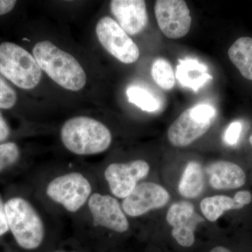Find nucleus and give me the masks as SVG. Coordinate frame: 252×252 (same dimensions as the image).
Returning <instances> with one entry per match:
<instances>
[{"mask_svg": "<svg viewBox=\"0 0 252 252\" xmlns=\"http://www.w3.org/2000/svg\"><path fill=\"white\" fill-rule=\"evenodd\" d=\"M195 213L193 204L181 201L173 204L167 212L166 220L171 226H182L193 220Z\"/></svg>", "mask_w": 252, "mask_h": 252, "instance_id": "aec40b11", "label": "nucleus"}, {"mask_svg": "<svg viewBox=\"0 0 252 252\" xmlns=\"http://www.w3.org/2000/svg\"><path fill=\"white\" fill-rule=\"evenodd\" d=\"M0 74L18 86L31 90L40 82L41 69L34 56L11 42L0 44Z\"/></svg>", "mask_w": 252, "mask_h": 252, "instance_id": "20e7f679", "label": "nucleus"}, {"mask_svg": "<svg viewBox=\"0 0 252 252\" xmlns=\"http://www.w3.org/2000/svg\"><path fill=\"white\" fill-rule=\"evenodd\" d=\"M170 195L162 186L152 182L137 185L130 195L124 198L123 208L130 217H139L154 209L165 206Z\"/></svg>", "mask_w": 252, "mask_h": 252, "instance_id": "1a4fd4ad", "label": "nucleus"}, {"mask_svg": "<svg viewBox=\"0 0 252 252\" xmlns=\"http://www.w3.org/2000/svg\"><path fill=\"white\" fill-rule=\"evenodd\" d=\"M32 54L41 70L61 87L78 91L85 86L86 74L80 63L51 41L38 42Z\"/></svg>", "mask_w": 252, "mask_h": 252, "instance_id": "f257e3e1", "label": "nucleus"}, {"mask_svg": "<svg viewBox=\"0 0 252 252\" xmlns=\"http://www.w3.org/2000/svg\"><path fill=\"white\" fill-rule=\"evenodd\" d=\"M210 175V185L218 190L240 188L246 182L243 169L233 162L220 160L210 164L206 168Z\"/></svg>", "mask_w": 252, "mask_h": 252, "instance_id": "ddd939ff", "label": "nucleus"}, {"mask_svg": "<svg viewBox=\"0 0 252 252\" xmlns=\"http://www.w3.org/2000/svg\"><path fill=\"white\" fill-rule=\"evenodd\" d=\"M19 157L17 144L14 142L0 144V172L16 163Z\"/></svg>", "mask_w": 252, "mask_h": 252, "instance_id": "4be33fe9", "label": "nucleus"}, {"mask_svg": "<svg viewBox=\"0 0 252 252\" xmlns=\"http://www.w3.org/2000/svg\"><path fill=\"white\" fill-rule=\"evenodd\" d=\"M200 220H203L198 215L195 214L193 220L187 224L172 228V237L175 239L176 241L181 246L185 247V248L191 247L195 243L194 229H195L197 223H199Z\"/></svg>", "mask_w": 252, "mask_h": 252, "instance_id": "412c9836", "label": "nucleus"}, {"mask_svg": "<svg viewBox=\"0 0 252 252\" xmlns=\"http://www.w3.org/2000/svg\"><path fill=\"white\" fill-rule=\"evenodd\" d=\"M126 94L130 103L135 104L146 112H155L160 107L158 100L143 88L130 86L127 89Z\"/></svg>", "mask_w": 252, "mask_h": 252, "instance_id": "6ab92c4d", "label": "nucleus"}, {"mask_svg": "<svg viewBox=\"0 0 252 252\" xmlns=\"http://www.w3.org/2000/svg\"><path fill=\"white\" fill-rule=\"evenodd\" d=\"M95 31L99 43L119 61L131 64L138 60V46L112 18L104 16L101 18L96 26Z\"/></svg>", "mask_w": 252, "mask_h": 252, "instance_id": "423d86ee", "label": "nucleus"}, {"mask_svg": "<svg viewBox=\"0 0 252 252\" xmlns=\"http://www.w3.org/2000/svg\"><path fill=\"white\" fill-rule=\"evenodd\" d=\"M176 78L181 85L191 89L195 92L212 79L207 66L193 59L179 60Z\"/></svg>", "mask_w": 252, "mask_h": 252, "instance_id": "4468645a", "label": "nucleus"}, {"mask_svg": "<svg viewBox=\"0 0 252 252\" xmlns=\"http://www.w3.org/2000/svg\"><path fill=\"white\" fill-rule=\"evenodd\" d=\"M154 11L159 28L167 38L180 39L188 34L191 16L185 1L158 0Z\"/></svg>", "mask_w": 252, "mask_h": 252, "instance_id": "0eeeda50", "label": "nucleus"}, {"mask_svg": "<svg viewBox=\"0 0 252 252\" xmlns=\"http://www.w3.org/2000/svg\"><path fill=\"white\" fill-rule=\"evenodd\" d=\"M210 252H232L228 249L224 248V247L219 246L212 249Z\"/></svg>", "mask_w": 252, "mask_h": 252, "instance_id": "c85d7f7f", "label": "nucleus"}, {"mask_svg": "<svg viewBox=\"0 0 252 252\" xmlns=\"http://www.w3.org/2000/svg\"><path fill=\"white\" fill-rule=\"evenodd\" d=\"M228 57L243 77L252 81V38L237 39L228 50Z\"/></svg>", "mask_w": 252, "mask_h": 252, "instance_id": "2eb2a0df", "label": "nucleus"}, {"mask_svg": "<svg viewBox=\"0 0 252 252\" xmlns=\"http://www.w3.org/2000/svg\"><path fill=\"white\" fill-rule=\"evenodd\" d=\"M91 193L90 182L78 172L56 177L46 188L50 198L72 212L78 211L86 203Z\"/></svg>", "mask_w": 252, "mask_h": 252, "instance_id": "39448f33", "label": "nucleus"}, {"mask_svg": "<svg viewBox=\"0 0 252 252\" xmlns=\"http://www.w3.org/2000/svg\"><path fill=\"white\" fill-rule=\"evenodd\" d=\"M17 101L16 91L0 75V109L12 108Z\"/></svg>", "mask_w": 252, "mask_h": 252, "instance_id": "5701e85b", "label": "nucleus"}, {"mask_svg": "<svg viewBox=\"0 0 252 252\" xmlns=\"http://www.w3.org/2000/svg\"><path fill=\"white\" fill-rule=\"evenodd\" d=\"M89 207L95 226H102L119 233H124L129 223L119 202L111 195L94 193L89 200Z\"/></svg>", "mask_w": 252, "mask_h": 252, "instance_id": "9d476101", "label": "nucleus"}, {"mask_svg": "<svg viewBox=\"0 0 252 252\" xmlns=\"http://www.w3.org/2000/svg\"><path fill=\"white\" fill-rule=\"evenodd\" d=\"M233 199L237 203L244 207L251 203L252 196L250 192L243 190V191H239L235 194Z\"/></svg>", "mask_w": 252, "mask_h": 252, "instance_id": "a878e982", "label": "nucleus"}, {"mask_svg": "<svg viewBox=\"0 0 252 252\" xmlns=\"http://www.w3.org/2000/svg\"><path fill=\"white\" fill-rule=\"evenodd\" d=\"M5 211L9 229L16 243L26 250L40 246L44 237L41 217L29 202L15 197L5 203Z\"/></svg>", "mask_w": 252, "mask_h": 252, "instance_id": "7ed1b4c3", "label": "nucleus"}, {"mask_svg": "<svg viewBox=\"0 0 252 252\" xmlns=\"http://www.w3.org/2000/svg\"><path fill=\"white\" fill-rule=\"evenodd\" d=\"M250 144H251V145L252 146V135L250 136Z\"/></svg>", "mask_w": 252, "mask_h": 252, "instance_id": "c756f323", "label": "nucleus"}, {"mask_svg": "<svg viewBox=\"0 0 252 252\" xmlns=\"http://www.w3.org/2000/svg\"><path fill=\"white\" fill-rule=\"evenodd\" d=\"M111 11L118 24L129 35H136L147 28L148 14L143 0H112Z\"/></svg>", "mask_w": 252, "mask_h": 252, "instance_id": "f8f14e48", "label": "nucleus"}, {"mask_svg": "<svg viewBox=\"0 0 252 252\" xmlns=\"http://www.w3.org/2000/svg\"><path fill=\"white\" fill-rule=\"evenodd\" d=\"M243 130L241 122H234L231 123L225 130L224 141L228 145L233 146L237 144L240 134Z\"/></svg>", "mask_w": 252, "mask_h": 252, "instance_id": "b1692460", "label": "nucleus"}, {"mask_svg": "<svg viewBox=\"0 0 252 252\" xmlns=\"http://www.w3.org/2000/svg\"><path fill=\"white\" fill-rule=\"evenodd\" d=\"M212 122L200 119L189 108L172 123L167 131L169 141L175 147L190 145L210 129Z\"/></svg>", "mask_w": 252, "mask_h": 252, "instance_id": "9b49d317", "label": "nucleus"}, {"mask_svg": "<svg viewBox=\"0 0 252 252\" xmlns=\"http://www.w3.org/2000/svg\"><path fill=\"white\" fill-rule=\"evenodd\" d=\"M243 207L237 203L234 199L225 195L207 197L200 203V208L204 216L212 222L218 220L227 210H238Z\"/></svg>", "mask_w": 252, "mask_h": 252, "instance_id": "f3484780", "label": "nucleus"}, {"mask_svg": "<svg viewBox=\"0 0 252 252\" xmlns=\"http://www.w3.org/2000/svg\"><path fill=\"white\" fill-rule=\"evenodd\" d=\"M152 76L156 84L164 90H170L175 84V74L170 63L164 59L154 61Z\"/></svg>", "mask_w": 252, "mask_h": 252, "instance_id": "a211bd4d", "label": "nucleus"}, {"mask_svg": "<svg viewBox=\"0 0 252 252\" xmlns=\"http://www.w3.org/2000/svg\"><path fill=\"white\" fill-rule=\"evenodd\" d=\"M203 189L204 178L201 166L196 162H189L179 184V192L185 198H195L201 194Z\"/></svg>", "mask_w": 252, "mask_h": 252, "instance_id": "dca6fc26", "label": "nucleus"}, {"mask_svg": "<svg viewBox=\"0 0 252 252\" xmlns=\"http://www.w3.org/2000/svg\"><path fill=\"white\" fill-rule=\"evenodd\" d=\"M64 147L77 155H92L107 150L112 142L110 130L102 123L87 117L69 119L61 128Z\"/></svg>", "mask_w": 252, "mask_h": 252, "instance_id": "f03ea898", "label": "nucleus"}, {"mask_svg": "<svg viewBox=\"0 0 252 252\" xmlns=\"http://www.w3.org/2000/svg\"><path fill=\"white\" fill-rule=\"evenodd\" d=\"M149 165L142 160L127 163H112L104 172L111 192L119 198H125L137 187V182L147 177Z\"/></svg>", "mask_w": 252, "mask_h": 252, "instance_id": "6e6552de", "label": "nucleus"}, {"mask_svg": "<svg viewBox=\"0 0 252 252\" xmlns=\"http://www.w3.org/2000/svg\"><path fill=\"white\" fill-rule=\"evenodd\" d=\"M10 135V128L9 125L3 117L0 112V142H2L7 139Z\"/></svg>", "mask_w": 252, "mask_h": 252, "instance_id": "bb28decb", "label": "nucleus"}, {"mask_svg": "<svg viewBox=\"0 0 252 252\" xmlns=\"http://www.w3.org/2000/svg\"><path fill=\"white\" fill-rule=\"evenodd\" d=\"M9 230L5 211V204L3 203L2 199L0 197V236L6 234Z\"/></svg>", "mask_w": 252, "mask_h": 252, "instance_id": "393cba45", "label": "nucleus"}, {"mask_svg": "<svg viewBox=\"0 0 252 252\" xmlns=\"http://www.w3.org/2000/svg\"><path fill=\"white\" fill-rule=\"evenodd\" d=\"M14 0H0V16L9 13L16 6Z\"/></svg>", "mask_w": 252, "mask_h": 252, "instance_id": "cd10ccee", "label": "nucleus"}]
</instances>
